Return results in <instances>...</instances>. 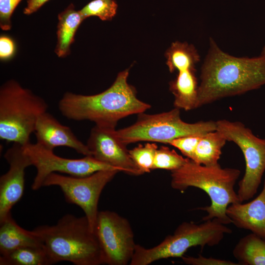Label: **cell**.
<instances>
[{
    "label": "cell",
    "instance_id": "obj_1",
    "mask_svg": "<svg viewBox=\"0 0 265 265\" xmlns=\"http://www.w3.org/2000/svg\"><path fill=\"white\" fill-rule=\"evenodd\" d=\"M200 80L198 107L265 85V59L261 55L253 57L231 55L210 38Z\"/></svg>",
    "mask_w": 265,
    "mask_h": 265
},
{
    "label": "cell",
    "instance_id": "obj_2",
    "mask_svg": "<svg viewBox=\"0 0 265 265\" xmlns=\"http://www.w3.org/2000/svg\"><path fill=\"white\" fill-rule=\"evenodd\" d=\"M129 74V69L120 72L110 87L97 94L66 92L58 103L60 111L71 120L112 128L124 117L144 112L151 106L137 98L135 88L128 83Z\"/></svg>",
    "mask_w": 265,
    "mask_h": 265
},
{
    "label": "cell",
    "instance_id": "obj_3",
    "mask_svg": "<svg viewBox=\"0 0 265 265\" xmlns=\"http://www.w3.org/2000/svg\"><path fill=\"white\" fill-rule=\"evenodd\" d=\"M32 231L52 264L62 261L76 265L104 264L99 243L85 215L66 214L55 225L40 226Z\"/></svg>",
    "mask_w": 265,
    "mask_h": 265
},
{
    "label": "cell",
    "instance_id": "obj_4",
    "mask_svg": "<svg viewBox=\"0 0 265 265\" xmlns=\"http://www.w3.org/2000/svg\"><path fill=\"white\" fill-rule=\"evenodd\" d=\"M241 172L237 168H222L219 163L204 165L187 158L179 168L171 171V186L184 191L189 187L204 191L209 196L211 205L197 208L206 212L203 221L216 218L223 224L231 223L226 214L231 204L240 203L235 186Z\"/></svg>",
    "mask_w": 265,
    "mask_h": 265
},
{
    "label": "cell",
    "instance_id": "obj_5",
    "mask_svg": "<svg viewBox=\"0 0 265 265\" xmlns=\"http://www.w3.org/2000/svg\"><path fill=\"white\" fill-rule=\"evenodd\" d=\"M48 106L41 97L11 80L0 88V138L25 145Z\"/></svg>",
    "mask_w": 265,
    "mask_h": 265
},
{
    "label": "cell",
    "instance_id": "obj_6",
    "mask_svg": "<svg viewBox=\"0 0 265 265\" xmlns=\"http://www.w3.org/2000/svg\"><path fill=\"white\" fill-rule=\"evenodd\" d=\"M232 230L216 218L200 224L184 222L157 245L146 248L136 244L129 265H148L155 261L169 258L182 257L192 247L214 246Z\"/></svg>",
    "mask_w": 265,
    "mask_h": 265
},
{
    "label": "cell",
    "instance_id": "obj_7",
    "mask_svg": "<svg viewBox=\"0 0 265 265\" xmlns=\"http://www.w3.org/2000/svg\"><path fill=\"white\" fill-rule=\"evenodd\" d=\"M215 130L216 121L186 122L181 118L180 109L175 107L170 111L155 114L139 113L135 123L116 130V134L126 145L142 141L167 144L180 137L203 136Z\"/></svg>",
    "mask_w": 265,
    "mask_h": 265
},
{
    "label": "cell",
    "instance_id": "obj_8",
    "mask_svg": "<svg viewBox=\"0 0 265 265\" xmlns=\"http://www.w3.org/2000/svg\"><path fill=\"white\" fill-rule=\"evenodd\" d=\"M216 130L227 140L236 144L245 161V173L238 183L240 203L251 199L257 192L265 171V137L261 138L239 121H216Z\"/></svg>",
    "mask_w": 265,
    "mask_h": 265
},
{
    "label": "cell",
    "instance_id": "obj_9",
    "mask_svg": "<svg viewBox=\"0 0 265 265\" xmlns=\"http://www.w3.org/2000/svg\"><path fill=\"white\" fill-rule=\"evenodd\" d=\"M119 172L117 169L103 170L83 177L53 173L46 178L43 186H59L67 202L78 205L83 210L94 232L101 194L105 186Z\"/></svg>",
    "mask_w": 265,
    "mask_h": 265
},
{
    "label": "cell",
    "instance_id": "obj_10",
    "mask_svg": "<svg viewBox=\"0 0 265 265\" xmlns=\"http://www.w3.org/2000/svg\"><path fill=\"white\" fill-rule=\"evenodd\" d=\"M94 232L102 250L104 264H130L136 244L127 219L114 212L99 211Z\"/></svg>",
    "mask_w": 265,
    "mask_h": 265
},
{
    "label": "cell",
    "instance_id": "obj_11",
    "mask_svg": "<svg viewBox=\"0 0 265 265\" xmlns=\"http://www.w3.org/2000/svg\"><path fill=\"white\" fill-rule=\"evenodd\" d=\"M23 146L31 165L36 169V174L31 185L34 190L43 186L46 178L53 173H63L71 176L83 177L100 170H119L97 160L91 156L79 159H66L56 155L53 151L47 149L37 143L33 144L29 142Z\"/></svg>",
    "mask_w": 265,
    "mask_h": 265
},
{
    "label": "cell",
    "instance_id": "obj_12",
    "mask_svg": "<svg viewBox=\"0 0 265 265\" xmlns=\"http://www.w3.org/2000/svg\"><path fill=\"white\" fill-rule=\"evenodd\" d=\"M86 145L97 160L131 175L143 174L131 158L126 145L116 135L115 128L95 125Z\"/></svg>",
    "mask_w": 265,
    "mask_h": 265
},
{
    "label": "cell",
    "instance_id": "obj_13",
    "mask_svg": "<svg viewBox=\"0 0 265 265\" xmlns=\"http://www.w3.org/2000/svg\"><path fill=\"white\" fill-rule=\"evenodd\" d=\"M4 157L9 167L0 178V222L11 214V209L22 198L25 169L31 165L23 145L18 143H14L8 149Z\"/></svg>",
    "mask_w": 265,
    "mask_h": 265
},
{
    "label": "cell",
    "instance_id": "obj_14",
    "mask_svg": "<svg viewBox=\"0 0 265 265\" xmlns=\"http://www.w3.org/2000/svg\"><path fill=\"white\" fill-rule=\"evenodd\" d=\"M34 132L36 143L47 149L53 151L56 147L65 146L84 156H92L86 144L77 137L70 127L61 124L47 111L38 119Z\"/></svg>",
    "mask_w": 265,
    "mask_h": 265
},
{
    "label": "cell",
    "instance_id": "obj_15",
    "mask_svg": "<svg viewBox=\"0 0 265 265\" xmlns=\"http://www.w3.org/2000/svg\"><path fill=\"white\" fill-rule=\"evenodd\" d=\"M226 214L238 228L249 230L265 239V179L257 197L246 203L230 205Z\"/></svg>",
    "mask_w": 265,
    "mask_h": 265
},
{
    "label": "cell",
    "instance_id": "obj_16",
    "mask_svg": "<svg viewBox=\"0 0 265 265\" xmlns=\"http://www.w3.org/2000/svg\"><path fill=\"white\" fill-rule=\"evenodd\" d=\"M195 72V69L178 71L176 78L170 82L175 107L186 111L198 108L199 85Z\"/></svg>",
    "mask_w": 265,
    "mask_h": 265
},
{
    "label": "cell",
    "instance_id": "obj_17",
    "mask_svg": "<svg viewBox=\"0 0 265 265\" xmlns=\"http://www.w3.org/2000/svg\"><path fill=\"white\" fill-rule=\"evenodd\" d=\"M0 255L25 246L42 245L33 231L20 227L11 214L0 222Z\"/></svg>",
    "mask_w": 265,
    "mask_h": 265
},
{
    "label": "cell",
    "instance_id": "obj_18",
    "mask_svg": "<svg viewBox=\"0 0 265 265\" xmlns=\"http://www.w3.org/2000/svg\"><path fill=\"white\" fill-rule=\"evenodd\" d=\"M84 20L80 10H76L72 3L58 14L54 50L58 57H65L70 54V46L74 42L76 32Z\"/></svg>",
    "mask_w": 265,
    "mask_h": 265
},
{
    "label": "cell",
    "instance_id": "obj_19",
    "mask_svg": "<svg viewBox=\"0 0 265 265\" xmlns=\"http://www.w3.org/2000/svg\"><path fill=\"white\" fill-rule=\"evenodd\" d=\"M233 254L241 265H265V239L251 233L241 238Z\"/></svg>",
    "mask_w": 265,
    "mask_h": 265
},
{
    "label": "cell",
    "instance_id": "obj_20",
    "mask_svg": "<svg viewBox=\"0 0 265 265\" xmlns=\"http://www.w3.org/2000/svg\"><path fill=\"white\" fill-rule=\"evenodd\" d=\"M226 141V138L217 130L205 134L201 137L191 160L204 165L218 163L222 149Z\"/></svg>",
    "mask_w": 265,
    "mask_h": 265
},
{
    "label": "cell",
    "instance_id": "obj_21",
    "mask_svg": "<svg viewBox=\"0 0 265 265\" xmlns=\"http://www.w3.org/2000/svg\"><path fill=\"white\" fill-rule=\"evenodd\" d=\"M165 56L171 73L176 70L195 69V65L200 60V56L193 45L179 41L172 43L165 53Z\"/></svg>",
    "mask_w": 265,
    "mask_h": 265
},
{
    "label": "cell",
    "instance_id": "obj_22",
    "mask_svg": "<svg viewBox=\"0 0 265 265\" xmlns=\"http://www.w3.org/2000/svg\"><path fill=\"white\" fill-rule=\"evenodd\" d=\"M0 265H50L51 260L43 245L28 246L0 256Z\"/></svg>",
    "mask_w": 265,
    "mask_h": 265
},
{
    "label": "cell",
    "instance_id": "obj_23",
    "mask_svg": "<svg viewBox=\"0 0 265 265\" xmlns=\"http://www.w3.org/2000/svg\"><path fill=\"white\" fill-rule=\"evenodd\" d=\"M117 7L114 0H93L80 11L84 19L90 16H97L103 21H109L116 14Z\"/></svg>",
    "mask_w": 265,
    "mask_h": 265
},
{
    "label": "cell",
    "instance_id": "obj_24",
    "mask_svg": "<svg viewBox=\"0 0 265 265\" xmlns=\"http://www.w3.org/2000/svg\"><path fill=\"white\" fill-rule=\"evenodd\" d=\"M187 159L178 154L174 150L161 146L156 151L153 169H160L173 171L181 167Z\"/></svg>",
    "mask_w": 265,
    "mask_h": 265
},
{
    "label": "cell",
    "instance_id": "obj_25",
    "mask_svg": "<svg viewBox=\"0 0 265 265\" xmlns=\"http://www.w3.org/2000/svg\"><path fill=\"white\" fill-rule=\"evenodd\" d=\"M158 148L156 144L148 143L144 146L139 145L129 150L131 158L143 174L149 173L153 169L155 156Z\"/></svg>",
    "mask_w": 265,
    "mask_h": 265
},
{
    "label": "cell",
    "instance_id": "obj_26",
    "mask_svg": "<svg viewBox=\"0 0 265 265\" xmlns=\"http://www.w3.org/2000/svg\"><path fill=\"white\" fill-rule=\"evenodd\" d=\"M202 136L187 135L169 141L168 144L179 150L186 158L192 159L196 146Z\"/></svg>",
    "mask_w": 265,
    "mask_h": 265
},
{
    "label": "cell",
    "instance_id": "obj_27",
    "mask_svg": "<svg viewBox=\"0 0 265 265\" xmlns=\"http://www.w3.org/2000/svg\"><path fill=\"white\" fill-rule=\"evenodd\" d=\"M22 0H0V27L3 30H9L12 24L11 16Z\"/></svg>",
    "mask_w": 265,
    "mask_h": 265
},
{
    "label": "cell",
    "instance_id": "obj_28",
    "mask_svg": "<svg viewBox=\"0 0 265 265\" xmlns=\"http://www.w3.org/2000/svg\"><path fill=\"white\" fill-rule=\"evenodd\" d=\"M181 258L184 263L190 265H240L238 263L201 255L197 257L183 256Z\"/></svg>",
    "mask_w": 265,
    "mask_h": 265
},
{
    "label": "cell",
    "instance_id": "obj_29",
    "mask_svg": "<svg viewBox=\"0 0 265 265\" xmlns=\"http://www.w3.org/2000/svg\"><path fill=\"white\" fill-rule=\"evenodd\" d=\"M15 44L12 39L7 36L0 37V58L2 60L10 58L14 53Z\"/></svg>",
    "mask_w": 265,
    "mask_h": 265
},
{
    "label": "cell",
    "instance_id": "obj_30",
    "mask_svg": "<svg viewBox=\"0 0 265 265\" xmlns=\"http://www.w3.org/2000/svg\"><path fill=\"white\" fill-rule=\"evenodd\" d=\"M49 0H27L26 6L24 9L25 15H30L37 11Z\"/></svg>",
    "mask_w": 265,
    "mask_h": 265
},
{
    "label": "cell",
    "instance_id": "obj_31",
    "mask_svg": "<svg viewBox=\"0 0 265 265\" xmlns=\"http://www.w3.org/2000/svg\"><path fill=\"white\" fill-rule=\"evenodd\" d=\"M260 55L265 59V46L263 47Z\"/></svg>",
    "mask_w": 265,
    "mask_h": 265
}]
</instances>
